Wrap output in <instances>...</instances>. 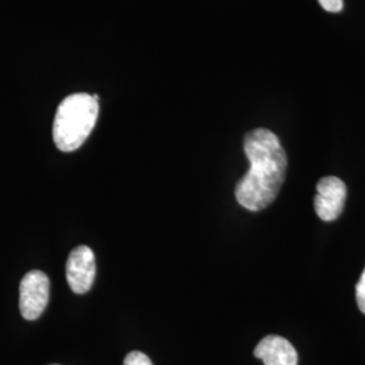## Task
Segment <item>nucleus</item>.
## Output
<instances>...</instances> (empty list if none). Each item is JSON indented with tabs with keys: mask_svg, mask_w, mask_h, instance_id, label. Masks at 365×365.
I'll list each match as a JSON object with an SVG mask.
<instances>
[{
	"mask_svg": "<svg viewBox=\"0 0 365 365\" xmlns=\"http://www.w3.org/2000/svg\"><path fill=\"white\" fill-rule=\"evenodd\" d=\"M244 152L250 168L237 182L235 197L249 211H260L268 207L282 190L287 173V155L274 131L262 128L245 135Z\"/></svg>",
	"mask_w": 365,
	"mask_h": 365,
	"instance_id": "obj_1",
	"label": "nucleus"
},
{
	"mask_svg": "<svg viewBox=\"0 0 365 365\" xmlns=\"http://www.w3.org/2000/svg\"><path fill=\"white\" fill-rule=\"evenodd\" d=\"M356 300H357L360 312L365 314V268L357 286H356Z\"/></svg>",
	"mask_w": 365,
	"mask_h": 365,
	"instance_id": "obj_8",
	"label": "nucleus"
},
{
	"mask_svg": "<svg viewBox=\"0 0 365 365\" xmlns=\"http://www.w3.org/2000/svg\"><path fill=\"white\" fill-rule=\"evenodd\" d=\"M99 115V96L72 93L57 107L53 141L61 152H75L90 137Z\"/></svg>",
	"mask_w": 365,
	"mask_h": 365,
	"instance_id": "obj_2",
	"label": "nucleus"
},
{
	"mask_svg": "<svg viewBox=\"0 0 365 365\" xmlns=\"http://www.w3.org/2000/svg\"><path fill=\"white\" fill-rule=\"evenodd\" d=\"M96 274L95 255L86 245L73 249L66 261V280L71 289L83 295L91 289Z\"/></svg>",
	"mask_w": 365,
	"mask_h": 365,
	"instance_id": "obj_5",
	"label": "nucleus"
},
{
	"mask_svg": "<svg viewBox=\"0 0 365 365\" xmlns=\"http://www.w3.org/2000/svg\"><path fill=\"white\" fill-rule=\"evenodd\" d=\"M264 365H298V353L292 344L280 336H267L255 349Z\"/></svg>",
	"mask_w": 365,
	"mask_h": 365,
	"instance_id": "obj_6",
	"label": "nucleus"
},
{
	"mask_svg": "<svg viewBox=\"0 0 365 365\" xmlns=\"http://www.w3.org/2000/svg\"><path fill=\"white\" fill-rule=\"evenodd\" d=\"M51 282L42 271L27 272L19 286V310L27 321L38 319L49 302Z\"/></svg>",
	"mask_w": 365,
	"mask_h": 365,
	"instance_id": "obj_3",
	"label": "nucleus"
},
{
	"mask_svg": "<svg viewBox=\"0 0 365 365\" xmlns=\"http://www.w3.org/2000/svg\"><path fill=\"white\" fill-rule=\"evenodd\" d=\"M346 200V185L336 176L322 178L317 184V196L314 207L322 221L337 220Z\"/></svg>",
	"mask_w": 365,
	"mask_h": 365,
	"instance_id": "obj_4",
	"label": "nucleus"
},
{
	"mask_svg": "<svg viewBox=\"0 0 365 365\" xmlns=\"http://www.w3.org/2000/svg\"><path fill=\"white\" fill-rule=\"evenodd\" d=\"M123 365H153V363L145 353L134 351L125 357Z\"/></svg>",
	"mask_w": 365,
	"mask_h": 365,
	"instance_id": "obj_7",
	"label": "nucleus"
},
{
	"mask_svg": "<svg viewBox=\"0 0 365 365\" xmlns=\"http://www.w3.org/2000/svg\"><path fill=\"white\" fill-rule=\"evenodd\" d=\"M318 3L327 13H339L344 9V0H318Z\"/></svg>",
	"mask_w": 365,
	"mask_h": 365,
	"instance_id": "obj_9",
	"label": "nucleus"
},
{
	"mask_svg": "<svg viewBox=\"0 0 365 365\" xmlns=\"http://www.w3.org/2000/svg\"><path fill=\"white\" fill-rule=\"evenodd\" d=\"M53 365H58V364H53Z\"/></svg>",
	"mask_w": 365,
	"mask_h": 365,
	"instance_id": "obj_10",
	"label": "nucleus"
}]
</instances>
